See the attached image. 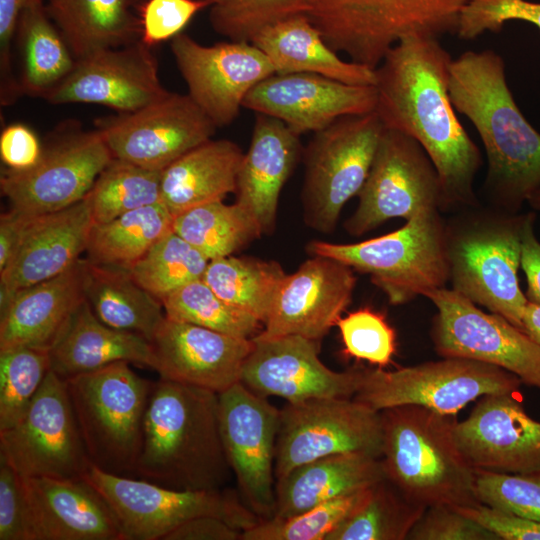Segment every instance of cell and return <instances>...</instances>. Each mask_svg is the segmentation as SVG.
<instances>
[{
	"label": "cell",
	"mask_w": 540,
	"mask_h": 540,
	"mask_svg": "<svg viewBox=\"0 0 540 540\" xmlns=\"http://www.w3.org/2000/svg\"><path fill=\"white\" fill-rule=\"evenodd\" d=\"M451 60L440 40L408 36L375 68V111L385 128L412 137L427 153L439 177L440 211L478 205L474 181L483 165L450 100Z\"/></svg>",
	"instance_id": "cell-1"
},
{
	"label": "cell",
	"mask_w": 540,
	"mask_h": 540,
	"mask_svg": "<svg viewBox=\"0 0 540 540\" xmlns=\"http://www.w3.org/2000/svg\"><path fill=\"white\" fill-rule=\"evenodd\" d=\"M448 91L454 109L476 128L487 156L484 183L494 209L518 213L540 189V133L517 106L496 51L468 50L452 59Z\"/></svg>",
	"instance_id": "cell-2"
},
{
	"label": "cell",
	"mask_w": 540,
	"mask_h": 540,
	"mask_svg": "<svg viewBox=\"0 0 540 540\" xmlns=\"http://www.w3.org/2000/svg\"><path fill=\"white\" fill-rule=\"evenodd\" d=\"M229 471L218 394L162 378L154 382L135 477L177 490H220Z\"/></svg>",
	"instance_id": "cell-3"
},
{
	"label": "cell",
	"mask_w": 540,
	"mask_h": 540,
	"mask_svg": "<svg viewBox=\"0 0 540 540\" xmlns=\"http://www.w3.org/2000/svg\"><path fill=\"white\" fill-rule=\"evenodd\" d=\"M381 412L386 479L407 499L430 507L479 502L475 470L454 439L455 418L417 405Z\"/></svg>",
	"instance_id": "cell-4"
},
{
	"label": "cell",
	"mask_w": 540,
	"mask_h": 540,
	"mask_svg": "<svg viewBox=\"0 0 540 540\" xmlns=\"http://www.w3.org/2000/svg\"><path fill=\"white\" fill-rule=\"evenodd\" d=\"M525 216L493 209L446 222L451 289L523 331L528 301L518 269Z\"/></svg>",
	"instance_id": "cell-5"
},
{
	"label": "cell",
	"mask_w": 540,
	"mask_h": 540,
	"mask_svg": "<svg viewBox=\"0 0 540 540\" xmlns=\"http://www.w3.org/2000/svg\"><path fill=\"white\" fill-rule=\"evenodd\" d=\"M469 0H305L307 17L335 52L375 69L401 39L456 35Z\"/></svg>",
	"instance_id": "cell-6"
},
{
	"label": "cell",
	"mask_w": 540,
	"mask_h": 540,
	"mask_svg": "<svg viewBox=\"0 0 540 540\" xmlns=\"http://www.w3.org/2000/svg\"><path fill=\"white\" fill-rule=\"evenodd\" d=\"M306 249L368 274L392 305L425 297L450 281L446 222L439 209L422 211L379 237L350 244L312 241Z\"/></svg>",
	"instance_id": "cell-7"
},
{
	"label": "cell",
	"mask_w": 540,
	"mask_h": 540,
	"mask_svg": "<svg viewBox=\"0 0 540 540\" xmlns=\"http://www.w3.org/2000/svg\"><path fill=\"white\" fill-rule=\"evenodd\" d=\"M65 381L91 464L135 477L153 382L134 372L127 361Z\"/></svg>",
	"instance_id": "cell-8"
},
{
	"label": "cell",
	"mask_w": 540,
	"mask_h": 540,
	"mask_svg": "<svg viewBox=\"0 0 540 540\" xmlns=\"http://www.w3.org/2000/svg\"><path fill=\"white\" fill-rule=\"evenodd\" d=\"M385 126L376 111L345 115L314 132L304 150L305 224L332 233L345 204L362 188Z\"/></svg>",
	"instance_id": "cell-9"
},
{
	"label": "cell",
	"mask_w": 540,
	"mask_h": 540,
	"mask_svg": "<svg viewBox=\"0 0 540 540\" xmlns=\"http://www.w3.org/2000/svg\"><path fill=\"white\" fill-rule=\"evenodd\" d=\"M82 478L106 501L125 540H164L179 525L201 515L222 518L241 531L261 520L236 496L220 490L172 489L92 464Z\"/></svg>",
	"instance_id": "cell-10"
},
{
	"label": "cell",
	"mask_w": 540,
	"mask_h": 540,
	"mask_svg": "<svg viewBox=\"0 0 540 540\" xmlns=\"http://www.w3.org/2000/svg\"><path fill=\"white\" fill-rule=\"evenodd\" d=\"M522 381L513 373L462 357L399 368L393 371L363 368L353 397L374 410L417 405L455 416L468 403L490 394L516 395Z\"/></svg>",
	"instance_id": "cell-11"
},
{
	"label": "cell",
	"mask_w": 540,
	"mask_h": 540,
	"mask_svg": "<svg viewBox=\"0 0 540 540\" xmlns=\"http://www.w3.org/2000/svg\"><path fill=\"white\" fill-rule=\"evenodd\" d=\"M381 412L354 398H317L280 409L276 480L319 458L359 453L381 458Z\"/></svg>",
	"instance_id": "cell-12"
},
{
	"label": "cell",
	"mask_w": 540,
	"mask_h": 540,
	"mask_svg": "<svg viewBox=\"0 0 540 540\" xmlns=\"http://www.w3.org/2000/svg\"><path fill=\"white\" fill-rule=\"evenodd\" d=\"M113 158L98 129L82 130L76 123L61 126L32 167L2 171L1 192L10 209L20 213L56 212L83 200Z\"/></svg>",
	"instance_id": "cell-13"
},
{
	"label": "cell",
	"mask_w": 540,
	"mask_h": 540,
	"mask_svg": "<svg viewBox=\"0 0 540 540\" xmlns=\"http://www.w3.org/2000/svg\"><path fill=\"white\" fill-rule=\"evenodd\" d=\"M0 459L22 477L82 478L91 464L66 381L52 370L21 418L0 431Z\"/></svg>",
	"instance_id": "cell-14"
},
{
	"label": "cell",
	"mask_w": 540,
	"mask_h": 540,
	"mask_svg": "<svg viewBox=\"0 0 540 540\" xmlns=\"http://www.w3.org/2000/svg\"><path fill=\"white\" fill-rule=\"evenodd\" d=\"M358 205L345 221L347 233L362 236L392 218L440 210L437 171L412 137L385 128L369 174L357 194Z\"/></svg>",
	"instance_id": "cell-15"
},
{
	"label": "cell",
	"mask_w": 540,
	"mask_h": 540,
	"mask_svg": "<svg viewBox=\"0 0 540 540\" xmlns=\"http://www.w3.org/2000/svg\"><path fill=\"white\" fill-rule=\"evenodd\" d=\"M425 297L437 309L431 338L439 356L488 363L540 389V346L527 333L451 288L433 290Z\"/></svg>",
	"instance_id": "cell-16"
},
{
	"label": "cell",
	"mask_w": 540,
	"mask_h": 540,
	"mask_svg": "<svg viewBox=\"0 0 540 540\" xmlns=\"http://www.w3.org/2000/svg\"><path fill=\"white\" fill-rule=\"evenodd\" d=\"M220 435L246 506L261 520L275 512V449L280 409L238 382L218 394Z\"/></svg>",
	"instance_id": "cell-17"
},
{
	"label": "cell",
	"mask_w": 540,
	"mask_h": 540,
	"mask_svg": "<svg viewBox=\"0 0 540 540\" xmlns=\"http://www.w3.org/2000/svg\"><path fill=\"white\" fill-rule=\"evenodd\" d=\"M96 125L114 158L156 171L210 140L217 128L188 94L174 92Z\"/></svg>",
	"instance_id": "cell-18"
},
{
	"label": "cell",
	"mask_w": 540,
	"mask_h": 540,
	"mask_svg": "<svg viewBox=\"0 0 540 540\" xmlns=\"http://www.w3.org/2000/svg\"><path fill=\"white\" fill-rule=\"evenodd\" d=\"M170 47L188 95L216 127L230 125L247 94L276 73L268 57L252 43L205 46L180 33Z\"/></svg>",
	"instance_id": "cell-19"
},
{
	"label": "cell",
	"mask_w": 540,
	"mask_h": 540,
	"mask_svg": "<svg viewBox=\"0 0 540 540\" xmlns=\"http://www.w3.org/2000/svg\"><path fill=\"white\" fill-rule=\"evenodd\" d=\"M240 383L268 398L288 403L317 398H353L360 388L363 368L333 371L319 358L320 342L298 335L252 338Z\"/></svg>",
	"instance_id": "cell-20"
},
{
	"label": "cell",
	"mask_w": 540,
	"mask_h": 540,
	"mask_svg": "<svg viewBox=\"0 0 540 540\" xmlns=\"http://www.w3.org/2000/svg\"><path fill=\"white\" fill-rule=\"evenodd\" d=\"M169 92L160 82L151 47L139 40L76 59L72 71L44 99L52 104H98L129 113Z\"/></svg>",
	"instance_id": "cell-21"
},
{
	"label": "cell",
	"mask_w": 540,
	"mask_h": 540,
	"mask_svg": "<svg viewBox=\"0 0 540 540\" xmlns=\"http://www.w3.org/2000/svg\"><path fill=\"white\" fill-rule=\"evenodd\" d=\"M354 270L321 255L284 278L261 331L253 338L298 335L320 342L352 302Z\"/></svg>",
	"instance_id": "cell-22"
},
{
	"label": "cell",
	"mask_w": 540,
	"mask_h": 540,
	"mask_svg": "<svg viewBox=\"0 0 540 540\" xmlns=\"http://www.w3.org/2000/svg\"><path fill=\"white\" fill-rule=\"evenodd\" d=\"M375 85H353L314 73L273 74L245 97L243 107L274 117L298 136L336 119L375 111Z\"/></svg>",
	"instance_id": "cell-23"
},
{
	"label": "cell",
	"mask_w": 540,
	"mask_h": 540,
	"mask_svg": "<svg viewBox=\"0 0 540 540\" xmlns=\"http://www.w3.org/2000/svg\"><path fill=\"white\" fill-rule=\"evenodd\" d=\"M455 422L459 451L473 469L510 474L540 473V422L512 394L482 396Z\"/></svg>",
	"instance_id": "cell-24"
},
{
	"label": "cell",
	"mask_w": 540,
	"mask_h": 540,
	"mask_svg": "<svg viewBox=\"0 0 540 540\" xmlns=\"http://www.w3.org/2000/svg\"><path fill=\"white\" fill-rule=\"evenodd\" d=\"M150 344L160 378L220 394L240 382L253 343L165 316Z\"/></svg>",
	"instance_id": "cell-25"
},
{
	"label": "cell",
	"mask_w": 540,
	"mask_h": 540,
	"mask_svg": "<svg viewBox=\"0 0 540 540\" xmlns=\"http://www.w3.org/2000/svg\"><path fill=\"white\" fill-rule=\"evenodd\" d=\"M21 478L26 540H125L110 507L84 478Z\"/></svg>",
	"instance_id": "cell-26"
},
{
	"label": "cell",
	"mask_w": 540,
	"mask_h": 540,
	"mask_svg": "<svg viewBox=\"0 0 540 540\" xmlns=\"http://www.w3.org/2000/svg\"><path fill=\"white\" fill-rule=\"evenodd\" d=\"M92 227L86 198L56 212L30 215L14 258L0 273V313L17 291L73 266L86 252Z\"/></svg>",
	"instance_id": "cell-27"
},
{
	"label": "cell",
	"mask_w": 540,
	"mask_h": 540,
	"mask_svg": "<svg viewBox=\"0 0 540 540\" xmlns=\"http://www.w3.org/2000/svg\"><path fill=\"white\" fill-rule=\"evenodd\" d=\"M299 137L282 121L256 113L234 193L235 203L255 219L263 235L275 229L281 190L301 156Z\"/></svg>",
	"instance_id": "cell-28"
},
{
	"label": "cell",
	"mask_w": 540,
	"mask_h": 540,
	"mask_svg": "<svg viewBox=\"0 0 540 540\" xmlns=\"http://www.w3.org/2000/svg\"><path fill=\"white\" fill-rule=\"evenodd\" d=\"M87 260L17 291L0 313V350L18 346L48 349L73 310L85 299Z\"/></svg>",
	"instance_id": "cell-29"
},
{
	"label": "cell",
	"mask_w": 540,
	"mask_h": 540,
	"mask_svg": "<svg viewBox=\"0 0 540 540\" xmlns=\"http://www.w3.org/2000/svg\"><path fill=\"white\" fill-rule=\"evenodd\" d=\"M50 370L62 379L117 361L151 368L150 341L103 323L84 299L70 314L48 348Z\"/></svg>",
	"instance_id": "cell-30"
},
{
	"label": "cell",
	"mask_w": 540,
	"mask_h": 540,
	"mask_svg": "<svg viewBox=\"0 0 540 540\" xmlns=\"http://www.w3.org/2000/svg\"><path fill=\"white\" fill-rule=\"evenodd\" d=\"M384 479L381 458L347 453L316 459L276 480L273 517H292L321 503L372 487Z\"/></svg>",
	"instance_id": "cell-31"
},
{
	"label": "cell",
	"mask_w": 540,
	"mask_h": 540,
	"mask_svg": "<svg viewBox=\"0 0 540 540\" xmlns=\"http://www.w3.org/2000/svg\"><path fill=\"white\" fill-rule=\"evenodd\" d=\"M252 44L268 57L276 74L314 73L347 84H376L375 69L342 60L304 13L266 27Z\"/></svg>",
	"instance_id": "cell-32"
},
{
	"label": "cell",
	"mask_w": 540,
	"mask_h": 540,
	"mask_svg": "<svg viewBox=\"0 0 540 540\" xmlns=\"http://www.w3.org/2000/svg\"><path fill=\"white\" fill-rule=\"evenodd\" d=\"M244 153L228 139L212 138L161 172V201L173 216L192 207L223 200L235 192Z\"/></svg>",
	"instance_id": "cell-33"
},
{
	"label": "cell",
	"mask_w": 540,
	"mask_h": 540,
	"mask_svg": "<svg viewBox=\"0 0 540 540\" xmlns=\"http://www.w3.org/2000/svg\"><path fill=\"white\" fill-rule=\"evenodd\" d=\"M141 0H48L46 11L75 60L141 38Z\"/></svg>",
	"instance_id": "cell-34"
},
{
	"label": "cell",
	"mask_w": 540,
	"mask_h": 540,
	"mask_svg": "<svg viewBox=\"0 0 540 540\" xmlns=\"http://www.w3.org/2000/svg\"><path fill=\"white\" fill-rule=\"evenodd\" d=\"M84 295L103 323L139 334L149 341L165 318L162 302L141 287L125 269L87 260Z\"/></svg>",
	"instance_id": "cell-35"
},
{
	"label": "cell",
	"mask_w": 540,
	"mask_h": 540,
	"mask_svg": "<svg viewBox=\"0 0 540 540\" xmlns=\"http://www.w3.org/2000/svg\"><path fill=\"white\" fill-rule=\"evenodd\" d=\"M16 36L22 59L18 77L22 94L44 98L72 71L75 58L43 0L24 9Z\"/></svg>",
	"instance_id": "cell-36"
},
{
	"label": "cell",
	"mask_w": 540,
	"mask_h": 540,
	"mask_svg": "<svg viewBox=\"0 0 540 540\" xmlns=\"http://www.w3.org/2000/svg\"><path fill=\"white\" fill-rule=\"evenodd\" d=\"M173 218L160 201L109 222L93 224L86 259L93 264L129 270L158 240L173 231Z\"/></svg>",
	"instance_id": "cell-37"
},
{
	"label": "cell",
	"mask_w": 540,
	"mask_h": 540,
	"mask_svg": "<svg viewBox=\"0 0 540 540\" xmlns=\"http://www.w3.org/2000/svg\"><path fill=\"white\" fill-rule=\"evenodd\" d=\"M286 275L277 261L230 255L210 260L202 279L222 300L263 324Z\"/></svg>",
	"instance_id": "cell-38"
},
{
	"label": "cell",
	"mask_w": 540,
	"mask_h": 540,
	"mask_svg": "<svg viewBox=\"0 0 540 540\" xmlns=\"http://www.w3.org/2000/svg\"><path fill=\"white\" fill-rule=\"evenodd\" d=\"M173 231L209 260L230 256L263 235L247 211L223 200L204 203L174 216Z\"/></svg>",
	"instance_id": "cell-39"
},
{
	"label": "cell",
	"mask_w": 540,
	"mask_h": 540,
	"mask_svg": "<svg viewBox=\"0 0 540 540\" xmlns=\"http://www.w3.org/2000/svg\"><path fill=\"white\" fill-rule=\"evenodd\" d=\"M425 509L384 479L325 540H404Z\"/></svg>",
	"instance_id": "cell-40"
},
{
	"label": "cell",
	"mask_w": 540,
	"mask_h": 540,
	"mask_svg": "<svg viewBox=\"0 0 540 540\" xmlns=\"http://www.w3.org/2000/svg\"><path fill=\"white\" fill-rule=\"evenodd\" d=\"M161 172L113 158L85 197L93 224L160 202Z\"/></svg>",
	"instance_id": "cell-41"
},
{
	"label": "cell",
	"mask_w": 540,
	"mask_h": 540,
	"mask_svg": "<svg viewBox=\"0 0 540 540\" xmlns=\"http://www.w3.org/2000/svg\"><path fill=\"white\" fill-rule=\"evenodd\" d=\"M209 259L174 231L158 240L128 271L160 301L180 287L202 279Z\"/></svg>",
	"instance_id": "cell-42"
},
{
	"label": "cell",
	"mask_w": 540,
	"mask_h": 540,
	"mask_svg": "<svg viewBox=\"0 0 540 540\" xmlns=\"http://www.w3.org/2000/svg\"><path fill=\"white\" fill-rule=\"evenodd\" d=\"M167 318L239 338L252 339L261 322L222 300L203 279L192 281L162 300Z\"/></svg>",
	"instance_id": "cell-43"
},
{
	"label": "cell",
	"mask_w": 540,
	"mask_h": 540,
	"mask_svg": "<svg viewBox=\"0 0 540 540\" xmlns=\"http://www.w3.org/2000/svg\"><path fill=\"white\" fill-rule=\"evenodd\" d=\"M49 371L48 349L18 346L0 350V431L21 418Z\"/></svg>",
	"instance_id": "cell-44"
},
{
	"label": "cell",
	"mask_w": 540,
	"mask_h": 540,
	"mask_svg": "<svg viewBox=\"0 0 540 540\" xmlns=\"http://www.w3.org/2000/svg\"><path fill=\"white\" fill-rule=\"evenodd\" d=\"M371 487L321 503L288 518H270L243 530L240 540H325L367 498Z\"/></svg>",
	"instance_id": "cell-45"
},
{
	"label": "cell",
	"mask_w": 540,
	"mask_h": 540,
	"mask_svg": "<svg viewBox=\"0 0 540 540\" xmlns=\"http://www.w3.org/2000/svg\"><path fill=\"white\" fill-rule=\"evenodd\" d=\"M212 28L229 41L252 43L266 27L308 11L305 0H206Z\"/></svg>",
	"instance_id": "cell-46"
},
{
	"label": "cell",
	"mask_w": 540,
	"mask_h": 540,
	"mask_svg": "<svg viewBox=\"0 0 540 540\" xmlns=\"http://www.w3.org/2000/svg\"><path fill=\"white\" fill-rule=\"evenodd\" d=\"M474 470L479 502L540 523V473Z\"/></svg>",
	"instance_id": "cell-47"
},
{
	"label": "cell",
	"mask_w": 540,
	"mask_h": 540,
	"mask_svg": "<svg viewBox=\"0 0 540 540\" xmlns=\"http://www.w3.org/2000/svg\"><path fill=\"white\" fill-rule=\"evenodd\" d=\"M336 326L347 355L379 367L391 363L396 352V333L381 313L361 308L341 317Z\"/></svg>",
	"instance_id": "cell-48"
},
{
	"label": "cell",
	"mask_w": 540,
	"mask_h": 540,
	"mask_svg": "<svg viewBox=\"0 0 540 540\" xmlns=\"http://www.w3.org/2000/svg\"><path fill=\"white\" fill-rule=\"evenodd\" d=\"M526 21L540 30V3L528 0H469L463 7L456 36L473 40L485 32L498 33L505 23Z\"/></svg>",
	"instance_id": "cell-49"
},
{
	"label": "cell",
	"mask_w": 540,
	"mask_h": 540,
	"mask_svg": "<svg viewBox=\"0 0 540 540\" xmlns=\"http://www.w3.org/2000/svg\"><path fill=\"white\" fill-rule=\"evenodd\" d=\"M206 7V0H144L138 7L140 40L149 47L172 40Z\"/></svg>",
	"instance_id": "cell-50"
},
{
	"label": "cell",
	"mask_w": 540,
	"mask_h": 540,
	"mask_svg": "<svg viewBox=\"0 0 540 540\" xmlns=\"http://www.w3.org/2000/svg\"><path fill=\"white\" fill-rule=\"evenodd\" d=\"M408 540H498L490 531L454 506L427 507L407 536Z\"/></svg>",
	"instance_id": "cell-51"
},
{
	"label": "cell",
	"mask_w": 540,
	"mask_h": 540,
	"mask_svg": "<svg viewBox=\"0 0 540 540\" xmlns=\"http://www.w3.org/2000/svg\"><path fill=\"white\" fill-rule=\"evenodd\" d=\"M40 0H0V101L12 104L22 95L18 77L14 75L11 44L24 9Z\"/></svg>",
	"instance_id": "cell-52"
},
{
	"label": "cell",
	"mask_w": 540,
	"mask_h": 540,
	"mask_svg": "<svg viewBox=\"0 0 540 540\" xmlns=\"http://www.w3.org/2000/svg\"><path fill=\"white\" fill-rule=\"evenodd\" d=\"M455 508L490 531L498 540H540V523L512 512L483 503Z\"/></svg>",
	"instance_id": "cell-53"
},
{
	"label": "cell",
	"mask_w": 540,
	"mask_h": 540,
	"mask_svg": "<svg viewBox=\"0 0 540 540\" xmlns=\"http://www.w3.org/2000/svg\"><path fill=\"white\" fill-rule=\"evenodd\" d=\"M0 540H26L22 478L0 459Z\"/></svg>",
	"instance_id": "cell-54"
},
{
	"label": "cell",
	"mask_w": 540,
	"mask_h": 540,
	"mask_svg": "<svg viewBox=\"0 0 540 540\" xmlns=\"http://www.w3.org/2000/svg\"><path fill=\"white\" fill-rule=\"evenodd\" d=\"M42 148L36 134L22 123L6 126L0 135V157L6 168L24 170L40 158Z\"/></svg>",
	"instance_id": "cell-55"
},
{
	"label": "cell",
	"mask_w": 540,
	"mask_h": 540,
	"mask_svg": "<svg viewBox=\"0 0 540 540\" xmlns=\"http://www.w3.org/2000/svg\"><path fill=\"white\" fill-rule=\"evenodd\" d=\"M241 532L222 518L201 515L179 525L164 540H240Z\"/></svg>",
	"instance_id": "cell-56"
},
{
	"label": "cell",
	"mask_w": 540,
	"mask_h": 540,
	"mask_svg": "<svg viewBox=\"0 0 540 540\" xmlns=\"http://www.w3.org/2000/svg\"><path fill=\"white\" fill-rule=\"evenodd\" d=\"M535 219V213H526L521 236L520 266L527 280V301L540 304V242L534 233Z\"/></svg>",
	"instance_id": "cell-57"
},
{
	"label": "cell",
	"mask_w": 540,
	"mask_h": 540,
	"mask_svg": "<svg viewBox=\"0 0 540 540\" xmlns=\"http://www.w3.org/2000/svg\"><path fill=\"white\" fill-rule=\"evenodd\" d=\"M30 215L10 209L0 217V273L14 258L24 235Z\"/></svg>",
	"instance_id": "cell-58"
},
{
	"label": "cell",
	"mask_w": 540,
	"mask_h": 540,
	"mask_svg": "<svg viewBox=\"0 0 540 540\" xmlns=\"http://www.w3.org/2000/svg\"><path fill=\"white\" fill-rule=\"evenodd\" d=\"M522 322L525 333L540 346V304L528 302Z\"/></svg>",
	"instance_id": "cell-59"
},
{
	"label": "cell",
	"mask_w": 540,
	"mask_h": 540,
	"mask_svg": "<svg viewBox=\"0 0 540 540\" xmlns=\"http://www.w3.org/2000/svg\"><path fill=\"white\" fill-rule=\"evenodd\" d=\"M527 202L533 209L540 210V189L532 193Z\"/></svg>",
	"instance_id": "cell-60"
}]
</instances>
